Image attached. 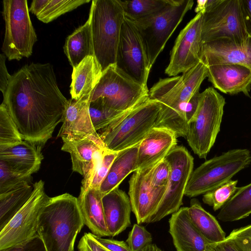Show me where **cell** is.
<instances>
[{
	"label": "cell",
	"mask_w": 251,
	"mask_h": 251,
	"mask_svg": "<svg viewBox=\"0 0 251 251\" xmlns=\"http://www.w3.org/2000/svg\"><path fill=\"white\" fill-rule=\"evenodd\" d=\"M96 240L110 251H132L126 242L111 239H105L95 235Z\"/></svg>",
	"instance_id": "ee69618b"
},
{
	"label": "cell",
	"mask_w": 251,
	"mask_h": 251,
	"mask_svg": "<svg viewBox=\"0 0 251 251\" xmlns=\"http://www.w3.org/2000/svg\"><path fill=\"white\" fill-rule=\"evenodd\" d=\"M202 13L190 20L178 35L165 70L169 76H175L190 70L201 61Z\"/></svg>",
	"instance_id": "9a60e30c"
},
{
	"label": "cell",
	"mask_w": 251,
	"mask_h": 251,
	"mask_svg": "<svg viewBox=\"0 0 251 251\" xmlns=\"http://www.w3.org/2000/svg\"><path fill=\"white\" fill-rule=\"evenodd\" d=\"M89 2V0H34L29 11L39 21L49 23Z\"/></svg>",
	"instance_id": "4dcf8cb0"
},
{
	"label": "cell",
	"mask_w": 251,
	"mask_h": 251,
	"mask_svg": "<svg viewBox=\"0 0 251 251\" xmlns=\"http://www.w3.org/2000/svg\"><path fill=\"white\" fill-rule=\"evenodd\" d=\"M169 232L177 251H210L212 244L195 227L191 221L188 207H182L172 214Z\"/></svg>",
	"instance_id": "ffe728a7"
},
{
	"label": "cell",
	"mask_w": 251,
	"mask_h": 251,
	"mask_svg": "<svg viewBox=\"0 0 251 251\" xmlns=\"http://www.w3.org/2000/svg\"><path fill=\"white\" fill-rule=\"evenodd\" d=\"M148 177L153 188H166L171 174V168L164 158L153 167L148 169Z\"/></svg>",
	"instance_id": "ab89813d"
},
{
	"label": "cell",
	"mask_w": 251,
	"mask_h": 251,
	"mask_svg": "<svg viewBox=\"0 0 251 251\" xmlns=\"http://www.w3.org/2000/svg\"><path fill=\"white\" fill-rule=\"evenodd\" d=\"M25 181H32V176L20 174L0 160V194Z\"/></svg>",
	"instance_id": "74e56055"
},
{
	"label": "cell",
	"mask_w": 251,
	"mask_h": 251,
	"mask_svg": "<svg viewBox=\"0 0 251 251\" xmlns=\"http://www.w3.org/2000/svg\"><path fill=\"white\" fill-rule=\"evenodd\" d=\"M207 77V67L201 61L181 75L160 78L149 92L150 99L156 101L161 107L155 127L169 129L177 137H185L187 102Z\"/></svg>",
	"instance_id": "7a4b0ae2"
},
{
	"label": "cell",
	"mask_w": 251,
	"mask_h": 251,
	"mask_svg": "<svg viewBox=\"0 0 251 251\" xmlns=\"http://www.w3.org/2000/svg\"><path fill=\"white\" fill-rule=\"evenodd\" d=\"M225 99L213 87L206 88L196 113L189 122L185 138L193 152L205 158L214 144L224 114Z\"/></svg>",
	"instance_id": "8992f818"
},
{
	"label": "cell",
	"mask_w": 251,
	"mask_h": 251,
	"mask_svg": "<svg viewBox=\"0 0 251 251\" xmlns=\"http://www.w3.org/2000/svg\"><path fill=\"white\" fill-rule=\"evenodd\" d=\"M88 102L89 119L96 132L119 120L136 106L126 111H118L106 107L98 100Z\"/></svg>",
	"instance_id": "836d02e7"
},
{
	"label": "cell",
	"mask_w": 251,
	"mask_h": 251,
	"mask_svg": "<svg viewBox=\"0 0 251 251\" xmlns=\"http://www.w3.org/2000/svg\"><path fill=\"white\" fill-rule=\"evenodd\" d=\"M68 102L52 65L32 63L12 75L2 103L23 140L43 148L62 123Z\"/></svg>",
	"instance_id": "6da1fadb"
},
{
	"label": "cell",
	"mask_w": 251,
	"mask_h": 251,
	"mask_svg": "<svg viewBox=\"0 0 251 251\" xmlns=\"http://www.w3.org/2000/svg\"><path fill=\"white\" fill-rule=\"evenodd\" d=\"M207 67V77L214 87L225 94L243 93L250 97L251 70L234 64H217Z\"/></svg>",
	"instance_id": "44dd1931"
},
{
	"label": "cell",
	"mask_w": 251,
	"mask_h": 251,
	"mask_svg": "<svg viewBox=\"0 0 251 251\" xmlns=\"http://www.w3.org/2000/svg\"><path fill=\"white\" fill-rule=\"evenodd\" d=\"M102 73L101 68L94 56L85 57L73 68L70 91L71 99L77 100L90 96Z\"/></svg>",
	"instance_id": "484cf974"
},
{
	"label": "cell",
	"mask_w": 251,
	"mask_h": 251,
	"mask_svg": "<svg viewBox=\"0 0 251 251\" xmlns=\"http://www.w3.org/2000/svg\"><path fill=\"white\" fill-rule=\"evenodd\" d=\"M84 223L77 198L64 193L48 197L38 216L37 234L47 251H75L77 234Z\"/></svg>",
	"instance_id": "3957f363"
},
{
	"label": "cell",
	"mask_w": 251,
	"mask_h": 251,
	"mask_svg": "<svg viewBox=\"0 0 251 251\" xmlns=\"http://www.w3.org/2000/svg\"><path fill=\"white\" fill-rule=\"evenodd\" d=\"M152 236L146 228L138 224L133 225L126 243L132 251H142L152 244Z\"/></svg>",
	"instance_id": "f35d334b"
},
{
	"label": "cell",
	"mask_w": 251,
	"mask_h": 251,
	"mask_svg": "<svg viewBox=\"0 0 251 251\" xmlns=\"http://www.w3.org/2000/svg\"><path fill=\"white\" fill-rule=\"evenodd\" d=\"M161 107L150 98L98 133L105 147L120 151L139 144L155 126Z\"/></svg>",
	"instance_id": "5b68a950"
},
{
	"label": "cell",
	"mask_w": 251,
	"mask_h": 251,
	"mask_svg": "<svg viewBox=\"0 0 251 251\" xmlns=\"http://www.w3.org/2000/svg\"><path fill=\"white\" fill-rule=\"evenodd\" d=\"M148 169L137 170L129 180L128 196L137 224L148 223L161 203L166 188H153L150 184Z\"/></svg>",
	"instance_id": "2e32d148"
},
{
	"label": "cell",
	"mask_w": 251,
	"mask_h": 251,
	"mask_svg": "<svg viewBox=\"0 0 251 251\" xmlns=\"http://www.w3.org/2000/svg\"><path fill=\"white\" fill-rule=\"evenodd\" d=\"M89 96L79 100L71 99L62 118V125L57 137L68 140H76L97 133L93 128L88 114Z\"/></svg>",
	"instance_id": "7402d4cb"
},
{
	"label": "cell",
	"mask_w": 251,
	"mask_h": 251,
	"mask_svg": "<svg viewBox=\"0 0 251 251\" xmlns=\"http://www.w3.org/2000/svg\"><path fill=\"white\" fill-rule=\"evenodd\" d=\"M149 90L133 80L116 65L102 72L88 102L100 100L106 107L126 111L149 99Z\"/></svg>",
	"instance_id": "9c48e42d"
},
{
	"label": "cell",
	"mask_w": 251,
	"mask_h": 251,
	"mask_svg": "<svg viewBox=\"0 0 251 251\" xmlns=\"http://www.w3.org/2000/svg\"><path fill=\"white\" fill-rule=\"evenodd\" d=\"M0 251H47L41 238L37 234L23 243Z\"/></svg>",
	"instance_id": "b9f144b4"
},
{
	"label": "cell",
	"mask_w": 251,
	"mask_h": 251,
	"mask_svg": "<svg viewBox=\"0 0 251 251\" xmlns=\"http://www.w3.org/2000/svg\"><path fill=\"white\" fill-rule=\"evenodd\" d=\"M202 16V42L227 39L240 42L251 35L243 16L241 0H221Z\"/></svg>",
	"instance_id": "8fae6325"
},
{
	"label": "cell",
	"mask_w": 251,
	"mask_h": 251,
	"mask_svg": "<svg viewBox=\"0 0 251 251\" xmlns=\"http://www.w3.org/2000/svg\"><path fill=\"white\" fill-rule=\"evenodd\" d=\"M210 251H240L230 239H226L220 242L213 243Z\"/></svg>",
	"instance_id": "bcb514c9"
},
{
	"label": "cell",
	"mask_w": 251,
	"mask_h": 251,
	"mask_svg": "<svg viewBox=\"0 0 251 251\" xmlns=\"http://www.w3.org/2000/svg\"><path fill=\"white\" fill-rule=\"evenodd\" d=\"M206 0H197V4L195 9V11L197 13L201 12L202 14L204 13Z\"/></svg>",
	"instance_id": "c3c4849f"
},
{
	"label": "cell",
	"mask_w": 251,
	"mask_h": 251,
	"mask_svg": "<svg viewBox=\"0 0 251 251\" xmlns=\"http://www.w3.org/2000/svg\"><path fill=\"white\" fill-rule=\"evenodd\" d=\"M194 2L193 0H170L168 5L158 13L131 21L142 37L151 69Z\"/></svg>",
	"instance_id": "ba28073f"
},
{
	"label": "cell",
	"mask_w": 251,
	"mask_h": 251,
	"mask_svg": "<svg viewBox=\"0 0 251 251\" xmlns=\"http://www.w3.org/2000/svg\"><path fill=\"white\" fill-rule=\"evenodd\" d=\"M142 251H162V250L156 245L151 244L145 248Z\"/></svg>",
	"instance_id": "681fc988"
},
{
	"label": "cell",
	"mask_w": 251,
	"mask_h": 251,
	"mask_svg": "<svg viewBox=\"0 0 251 251\" xmlns=\"http://www.w3.org/2000/svg\"><path fill=\"white\" fill-rule=\"evenodd\" d=\"M78 251H110L101 245L92 233H84L77 245Z\"/></svg>",
	"instance_id": "7bdbcfd3"
},
{
	"label": "cell",
	"mask_w": 251,
	"mask_h": 251,
	"mask_svg": "<svg viewBox=\"0 0 251 251\" xmlns=\"http://www.w3.org/2000/svg\"><path fill=\"white\" fill-rule=\"evenodd\" d=\"M2 16L5 34L1 48L9 60H20L32 54L37 35L29 14L26 0H4Z\"/></svg>",
	"instance_id": "30bf717a"
},
{
	"label": "cell",
	"mask_w": 251,
	"mask_h": 251,
	"mask_svg": "<svg viewBox=\"0 0 251 251\" xmlns=\"http://www.w3.org/2000/svg\"><path fill=\"white\" fill-rule=\"evenodd\" d=\"M42 148L24 140L20 144L0 151V160L20 174L32 176L40 168L44 158Z\"/></svg>",
	"instance_id": "cb8c5ba5"
},
{
	"label": "cell",
	"mask_w": 251,
	"mask_h": 251,
	"mask_svg": "<svg viewBox=\"0 0 251 251\" xmlns=\"http://www.w3.org/2000/svg\"><path fill=\"white\" fill-rule=\"evenodd\" d=\"M33 191L27 202L0 229V251L23 243L37 234L39 211L48 197L44 182L40 180L33 184Z\"/></svg>",
	"instance_id": "5bb4252c"
},
{
	"label": "cell",
	"mask_w": 251,
	"mask_h": 251,
	"mask_svg": "<svg viewBox=\"0 0 251 251\" xmlns=\"http://www.w3.org/2000/svg\"><path fill=\"white\" fill-rule=\"evenodd\" d=\"M241 3L246 25L251 36V0H241Z\"/></svg>",
	"instance_id": "7dc6e473"
},
{
	"label": "cell",
	"mask_w": 251,
	"mask_h": 251,
	"mask_svg": "<svg viewBox=\"0 0 251 251\" xmlns=\"http://www.w3.org/2000/svg\"><path fill=\"white\" fill-rule=\"evenodd\" d=\"M102 203L110 236L118 235L130 226L131 205L125 191L116 188L103 196Z\"/></svg>",
	"instance_id": "603a6c76"
},
{
	"label": "cell",
	"mask_w": 251,
	"mask_h": 251,
	"mask_svg": "<svg viewBox=\"0 0 251 251\" xmlns=\"http://www.w3.org/2000/svg\"><path fill=\"white\" fill-rule=\"evenodd\" d=\"M125 14L119 0L92 1L90 21L94 56L102 72L116 65Z\"/></svg>",
	"instance_id": "277c9868"
},
{
	"label": "cell",
	"mask_w": 251,
	"mask_h": 251,
	"mask_svg": "<svg viewBox=\"0 0 251 251\" xmlns=\"http://www.w3.org/2000/svg\"><path fill=\"white\" fill-rule=\"evenodd\" d=\"M237 182V180H230L206 193L202 197L203 203L212 207L214 211L221 209L238 190Z\"/></svg>",
	"instance_id": "d590c367"
},
{
	"label": "cell",
	"mask_w": 251,
	"mask_h": 251,
	"mask_svg": "<svg viewBox=\"0 0 251 251\" xmlns=\"http://www.w3.org/2000/svg\"><path fill=\"white\" fill-rule=\"evenodd\" d=\"M201 61L206 66L234 64L251 70V36L240 42L222 39L203 44Z\"/></svg>",
	"instance_id": "ac0fdd59"
},
{
	"label": "cell",
	"mask_w": 251,
	"mask_h": 251,
	"mask_svg": "<svg viewBox=\"0 0 251 251\" xmlns=\"http://www.w3.org/2000/svg\"><path fill=\"white\" fill-rule=\"evenodd\" d=\"M188 212L195 227L209 242L216 243L226 239V233L217 219L206 211L198 200H192Z\"/></svg>",
	"instance_id": "f546056e"
},
{
	"label": "cell",
	"mask_w": 251,
	"mask_h": 251,
	"mask_svg": "<svg viewBox=\"0 0 251 251\" xmlns=\"http://www.w3.org/2000/svg\"><path fill=\"white\" fill-rule=\"evenodd\" d=\"M139 143L118 152L100 188L102 196L119 187L129 174L137 170Z\"/></svg>",
	"instance_id": "4316f807"
},
{
	"label": "cell",
	"mask_w": 251,
	"mask_h": 251,
	"mask_svg": "<svg viewBox=\"0 0 251 251\" xmlns=\"http://www.w3.org/2000/svg\"><path fill=\"white\" fill-rule=\"evenodd\" d=\"M102 197L99 190L81 187L77 198L84 225L92 234L99 237L110 236L104 218Z\"/></svg>",
	"instance_id": "d4e9b609"
},
{
	"label": "cell",
	"mask_w": 251,
	"mask_h": 251,
	"mask_svg": "<svg viewBox=\"0 0 251 251\" xmlns=\"http://www.w3.org/2000/svg\"><path fill=\"white\" fill-rule=\"evenodd\" d=\"M116 65L133 80L148 88L151 69L145 47L136 26L126 17L121 31Z\"/></svg>",
	"instance_id": "4fadbf2b"
},
{
	"label": "cell",
	"mask_w": 251,
	"mask_h": 251,
	"mask_svg": "<svg viewBox=\"0 0 251 251\" xmlns=\"http://www.w3.org/2000/svg\"><path fill=\"white\" fill-rule=\"evenodd\" d=\"M251 214V183L239 187L237 191L221 209L217 218L224 222L244 219Z\"/></svg>",
	"instance_id": "1f68e13d"
},
{
	"label": "cell",
	"mask_w": 251,
	"mask_h": 251,
	"mask_svg": "<svg viewBox=\"0 0 251 251\" xmlns=\"http://www.w3.org/2000/svg\"><path fill=\"white\" fill-rule=\"evenodd\" d=\"M240 251H251V224L233 229L226 237Z\"/></svg>",
	"instance_id": "60d3db41"
},
{
	"label": "cell",
	"mask_w": 251,
	"mask_h": 251,
	"mask_svg": "<svg viewBox=\"0 0 251 251\" xmlns=\"http://www.w3.org/2000/svg\"><path fill=\"white\" fill-rule=\"evenodd\" d=\"M251 163V153L246 149L231 150L206 160L192 171L184 196L204 194L231 180Z\"/></svg>",
	"instance_id": "52a82bcc"
},
{
	"label": "cell",
	"mask_w": 251,
	"mask_h": 251,
	"mask_svg": "<svg viewBox=\"0 0 251 251\" xmlns=\"http://www.w3.org/2000/svg\"><path fill=\"white\" fill-rule=\"evenodd\" d=\"M62 141L61 150L70 154L72 170L83 176L84 188L101 162L106 148L98 132L79 140Z\"/></svg>",
	"instance_id": "e0dca14e"
},
{
	"label": "cell",
	"mask_w": 251,
	"mask_h": 251,
	"mask_svg": "<svg viewBox=\"0 0 251 251\" xmlns=\"http://www.w3.org/2000/svg\"><path fill=\"white\" fill-rule=\"evenodd\" d=\"M177 138L175 133L169 129L152 128L139 144L137 170L151 168L164 159L177 146Z\"/></svg>",
	"instance_id": "d6986e66"
},
{
	"label": "cell",
	"mask_w": 251,
	"mask_h": 251,
	"mask_svg": "<svg viewBox=\"0 0 251 251\" xmlns=\"http://www.w3.org/2000/svg\"><path fill=\"white\" fill-rule=\"evenodd\" d=\"M165 159L170 166V176L164 198L148 224L159 221L179 209L187 183L193 171L194 158L184 146H176Z\"/></svg>",
	"instance_id": "7c38bea8"
},
{
	"label": "cell",
	"mask_w": 251,
	"mask_h": 251,
	"mask_svg": "<svg viewBox=\"0 0 251 251\" xmlns=\"http://www.w3.org/2000/svg\"><path fill=\"white\" fill-rule=\"evenodd\" d=\"M23 139L5 104L0 105V151L17 145Z\"/></svg>",
	"instance_id": "e575fe53"
},
{
	"label": "cell",
	"mask_w": 251,
	"mask_h": 251,
	"mask_svg": "<svg viewBox=\"0 0 251 251\" xmlns=\"http://www.w3.org/2000/svg\"><path fill=\"white\" fill-rule=\"evenodd\" d=\"M6 56L1 53L0 55V90L2 95L5 92L8 86L12 75L7 71L5 65Z\"/></svg>",
	"instance_id": "f6af8a7d"
},
{
	"label": "cell",
	"mask_w": 251,
	"mask_h": 251,
	"mask_svg": "<svg viewBox=\"0 0 251 251\" xmlns=\"http://www.w3.org/2000/svg\"><path fill=\"white\" fill-rule=\"evenodd\" d=\"M64 51L73 68L77 66L87 56H94L89 18L67 37Z\"/></svg>",
	"instance_id": "83f0119b"
},
{
	"label": "cell",
	"mask_w": 251,
	"mask_h": 251,
	"mask_svg": "<svg viewBox=\"0 0 251 251\" xmlns=\"http://www.w3.org/2000/svg\"><path fill=\"white\" fill-rule=\"evenodd\" d=\"M119 151H114L106 148L101 162L96 169L84 189L88 188L99 190L106 177L111 166Z\"/></svg>",
	"instance_id": "8d00e7d4"
},
{
	"label": "cell",
	"mask_w": 251,
	"mask_h": 251,
	"mask_svg": "<svg viewBox=\"0 0 251 251\" xmlns=\"http://www.w3.org/2000/svg\"><path fill=\"white\" fill-rule=\"evenodd\" d=\"M32 181H25L0 194V229L25 205L34 189Z\"/></svg>",
	"instance_id": "f1b7e54d"
},
{
	"label": "cell",
	"mask_w": 251,
	"mask_h": 251,
	"mask_svg": "<svg viewBox=\"0 0 251 251\" xmlns=\"http://www.w3.org/2000/svg\"><path fill=\"white\" fill-rule=\"evenodd\" d=\"M125 17L131 21L143 19L158 13L170 0H119Z\"/></svg>",
	"instance_id": "d6a6232c"
}]
</instances>
